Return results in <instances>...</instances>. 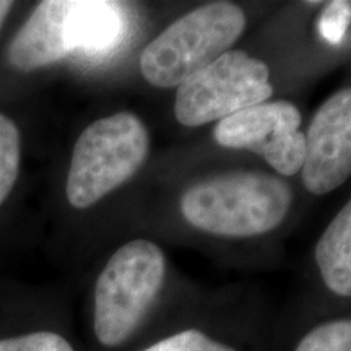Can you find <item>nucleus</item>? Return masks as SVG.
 I'll return each mask as SVG.
<instances>
[{
	"label": "nucleus",
	"mask_w": 351,
	"mask_h": 351,
	"mask_svg": "<svg viewBox=\"0 0 351 351\" xmlns=\"http://www.w3.org/2000/svg\"><path fill=\"white\" fill-rule=\"evenodd\" d=\"M293 192L265 173H231L200 181L181 199L184 218L197 230L230 238L265 234L282 225Z\"/></svg>",
	"instance_id": "1"
},
{
	"label": "nucleus",
	"mask_w": 351,
	"mask_h": 351,
	"mask_svg": "<svg viewBox=\"0 0 351 351\" xmlns=\"http://www.w3.org/2000/svg\"><path fill=\"white\" fill-rule=\"evenodd\" d=\"M150 135L135 114L122 111L91 122L77 138L65 182L73 208L85 210L130 181L147 161Z\"/></svg>",
	"instance_id": "2"
},
{
	"label": "nucleus",
	"mask_w": 351,
	"mask_h": 351,
	"mask_svg": "<svg viewBox=\"0 0 351 351\" xmlns=\"http://www.w3.org/2000/svg\"><path fill=\"white\" fill-rule=\"evenodd\" d=\"M244 12L231 2H212L171 23L145 47L140 72L158 88L182 85L230 51L245 29Z\"/></svg>",
	"instance_id": "3"
},
{
	"label": "nucleus",
	"mask_w": 351,
	"mask_h": 351,
	"mask_svg": "<svg viewBox=\"0 0 351 351\" xmlns=\"http://www.w3.org/2000/svg\"><path fill=\"white\" fill-rule=\"evenodd\" d=\"M166 257L160 245L134 239L112 254L95 287V335L119 346L134 335L165 283Z\"/></svg>",
	"instance_id": "4"
},
{
	"label": "nucleus",
	"mask_w": 351,
	"mask_h": 351,
	"mask_svg": "<svg viewBox=\"0 0 351 351\" xmlns=\"http://www.w3.org/2000/svg\"><path fill=\"white\" fill-rule=\"evenodd\" d=\"M271 95L267 64L232 49L178 86L174 114L182 125L199 127L265 103Z\"/></svg>",
	"instance_id": "5"
},
{
	"label": "nucleus",
	"mask_w": 351,
	"mask_h": 351,
	"mask_svg": "<svg viewBox=\"0 0 351 351\" xmlns=\"http://www.w3.org/2000/svg\"><path fill=\"white\" fill-rule=\"evenodd\" d=\"M218 145L257 153L282 176L300 173L306 137L301 112L289 101H265L228 116L215 125Z\"/></svg>",
	"instance_id": "6"
},
{
	"label": "nucleus",
	"mask_w": 351,
	"mask_h": 351,
	"mask_svg": "<svg viewBox=\"0 0 351 351\" xmlns=\"http://www.w3.org/2000/svg\"><path fill=\"white\" fill-rule=\"evenodd\" d=\"M304 137L306 189L314 195L339 189L351 176V86L324 101Z\"/></svg>",
	"instance_id": "7"
},
{
	"label": "nucleus",
	"mask_w": 351,
	"mask_h": 351,
	"mask_svg": "<svg viewBox=\"0 0 351 351\" xmlns=\"http://www.w3.org/2000/svg\"><path fill=\"white\" fill-rule=\"evenodd\" d=\"M67 16L69 0L39 2L12 39L7 51L8 64L20 72H34L72 54Z\"/></svg>",
	"instance_id": "8"
},
{
	"label": "nucleus",
	"mask_w": 351,
	"mask_h": 351,
	"mask_svg": "<svg viewBox=\"0 0 351 351\" xmlns=\"http://www.w3.org/2000/svg\"><path fill=\"white\" fill-rule=\"evenodd\" d=\"M124 5L103 0H69L67 36L70 52L106 54L124 38Z\"/></svg>",
	"instance_id": "9"
},
{
	"label": "nucleus",
	"mask_w": 351,
	"mask_h": 351,
	"mask_svg": "<svg viewBox=\"0 0 351 351\" xmlns=\"http://www.w3.org/2000/svg\"><path fill=\"white\" fill-rule=\"evenodd\" d=\"M315 262L332 293L351 296V199L320 236Z\"/></svg>",
	"instance_id": "10"
},
{
	"label": "nucleus",
	"mask_w": 351,
	"mask_h": 351,
	"mask_svg": "<svg viewBox=\"0 0 351 351\" xmlns=\"http://www.w3.org/2000/svg\"><path fill=\"white\" fill-rule=\"evenodd\" d=\"M21 166V135L10 117L0 112V207L12 194Z\"/></svg>",
	"instance_id": "11"
},
{
	"label": "nucleus",
	"mask_w": 351,
	"mask_h": 351,
	"mask_svg": "<svg viewBox=\"0 0 351 351\" xmlns=\"http://www.w3.org/2000/svg\"><path fill=\"white\" fill-rule=\"evenodd\" d=\"M295 351H351V319L320 324L307 333Z\"/></svg>",
	"instance_id": "12"
},
{
	"label": "nucleus",
	"mask_w": 351,
	"mask_h": 351,
	"mask_svg": "<svg viewBox=\"0 0 351 351\" xmlns=\"http://www.w3.org/2000/svg\"><path fill=\"white\" fill-rule=\"evenodd\" d=\"M142 351H236L230 345L219 343L200 330H182L168 339L156 341Z\"/></svg>",
	"instance_id": "13"
},
{
	"label": "nucleus",
	"mask_w": 351,
	"mask_h": 351,
	"mask_svg": "<svg viewBox=\"0 0 351 351\" xmlns=\"http://www.w3.org/2000/svg\"><path fill=\"white\" fill-rule=\"evenodd\" d=\"M0 351H75L62 335L54 332H33L0 340Z\"/></svg>",
	"instance_id": "14"
},
{
	"label": "nucleus",
	"mask_w": 351,
	"mask_h": 351,
	"mask_svg": "<svg viewBox=\"0 0 351 351\" xmlns=\"http://www.w3.org/2000/svg\"><path fill=\"white\" fill-rule=\"evenodd\" d=\"M351 23V5L348 2H330L319 19L320 36L330 44H340Z\"/></svg>",
	"instance_id": "15"
},
{
	"label": "nucleus",
	"mask_w": 351,
	"mask_h": 351,
	"mask_svg": "<svg viewBox=\"0 0 351 351\" xmlns=\"http://www.w3.org/2000/svg\"><path fill=\"white\" fill-rule=\"evenodd\" d=\"M13 8V2H10V0H0V29H2L3 23H5L8 13L12 12Z\"/></svg>",
	"instance_id": "16"
}]
</instances>
